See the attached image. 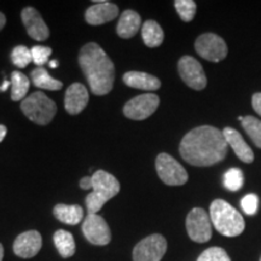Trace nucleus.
Wrapping results in <instances>:
<instances>
[{
  "instance_id": "1",
  "label": "nucleus",
  "mask_w": 261,
  "mask_h": 261,
  "mask_svg": "<svg viewBox=\"0 0 261 261\" xmlns=\"http://www.w3.org/2000/svg\"><path fill=\"white\" fill-rule=\"evenodd\" d=\"M223 130L212 126H200L185 135L180 143V155L188 163L208 167L223 161L227 154Z\"/></svg>"
},
{
  "instance_id": "2",
  "label": "nucleus",
  "mask_w": 261,
  "mask_h": 261,
  "mask_svg": "<svg viewBox=\"0 0 261 261\" xmlns=\"http://www.w3.org/2000/svg\"><path fill=\"white\" fill-rule=\"evenodd\" d=\"M79 64L93 94L104 96L112 91L115 68L113 61L99 45L96 42L85 45L80 50Z\"/></svg>"
},
{
  "instance_id": "3",
  "label": "nucleus",
  "mask_w": 261,
  "mask_h": 261,
  "mask_svg": "<svg viewBox=\"0 0 261 261\" xmlns=\"http://www.w3.org/2000/svg\"><path fill=\"white\" fill-rule=\"evenodd\" d=\"M210 217L213 226L225 237L240 236L246 227V223L240 212L224 200L212 202Z\"/></svg>"
},
{
  "instance_id": "4",
  "label": "nucleus",
  "mask_w": 261,
  "mask_h": 261,
  "mask_svg": "<svg viewBox=\"0 0 261 261\" xmlns=\"http://www.w3.org/2000/svg\"><path fill=\"white\" fill-rule=\"evenodd\" d=\"M92 192L87 195L86 207L89 214H97L110 198L120 191V182L113 174L106 171H97L92 177Z\"/></svg>"
},
{
  "instance_id": "5",
  "label": "nucleus",
  "mask_w": 261,
  "mask_h": 261,
  "mask_svg": "<svg viewBox=\"0 0 261 261\" xmlns=\"http://www.w3.org/2000/svg\"><path fill=\"white\" fill-rule=\"evenodd\" d=\"M21 109L31 121L37 125H47L57 113V107L44 92H34L24 98Z\"/></svg>"
},
{
  "instance_id": "6",
  "label": "nucleus",
  "mask_w": 261,
  "mask_h": 261,
  "mask_svg": "<svg viewBox=\"0 0 261 261\" xmlns=\"http://www.w3.org/2000/svg\"><path fill=\"white\" fill-rule=\"evenodd\" d=\"M155 166L160 179L165 184L171 185V187H178V185H184L188 181V172L171 155L165 154V152L160 154L156 158Z\"/></svg>"
},
{
  "instance_id": "7",
  "label": "nucleus",
  "mask_w": 261,
  "mask_h": 261,
  "mask_svg": "<svg viewBox=\"0 0 261 261\" xmlns=\"http://www.w3.org/2000/svg\"><path fill=\"white\" fill-rule=\"evenodd\" d=\"M196 52L210 62H220L227 56V45L225 40L214 33H205L195 42Z\"/></svg>"
},
{
  "instance_id": "8",
  "label": "nucleus",
  "mask_w": 261,
  "mask_h": 261,
  "mask_svg": "<svg viewBox=\"0 0 261 261\" xmlns=\"http://www.w3.org/2000/svg\"><path fill=\"white\" fill-rule=\"evenodd\" d=\"M167 250V241L161 234L142 240L133 249V261H161Z\"/></svg>"
},
{
  "instance_id": "9",
  "label": "nucleus",
  "mask_w": 261,
  "mask_h": 261,
  "mask_svg": "<svg viewBox=\"0 0 261 261\" xmlns=\"http://www.w3.org/2000/svg\"><path fill=\"white\" fill-rule=\"evenodd\" d=\"M187 231L194 242H208L212 237V221L207 212L202 208H194L188 214Z\"/></svg>"
},
{
  "instance_id": "10",
  "label": "nucleus",
  "mask_w": 261,
  "mask_h": 261,
  "mask_svg": "<svg viewBox=\"0 0 261 261\" xmlns=\"http://www.w3.org/2000/svg\"><path fill=\"white\" fill-rule=\"evenodd\" d=\"M160 98L154 93H144L137 96L126 103L123 114L132 120H145L156 112Z\"/></svg>"
},
{
  "instance_id": "11",
  "label": "nucleus",
  "mask_w": 261,
  "mask_h": 261,
  "mask_svg": "<svg viewBox=\"0 0 261 261\" xmlns=\"http://www.w3.org/2000/svg\"><path fill=\"white\" fill-rule=\"evenodd\" d=\"M178 70L180 77L189 87L196 91L207 86V76L200 62L191 56H184L179 60Z\"/></svg>"
},
{
  "instance_id": "12",
  "label": "nucleus",
  "mask_w": 261,
  "mask_h": 261,
  "mask_svg": "<svg viewBox=\"0 0 261 261\" xmlns=\"http://www.w3.org/2000/svg\"><path fill=\"white\" fill-rule=\"evenodd\" d=\"M83 232L94 246H107L112 240V232L107 221L98 214H89L83 224Z\"/></svg>"
},
{
  "instance_id": "13",
  "label": "nucleus",
  "mask_w": 261,
  "mask_h": 261,
  "mask_svg": "<svg viewBox=\"0 0 261 261\" xmlns=\"http://www.w3.org/2000/svg\"><path fill=\"white\" fill-rule=\"evenodd\" d=\"M41 246L42 238L38 231H25L15 240L14 253L22 259H31L40 252Z\"/></svg>"
},
{
  "instance_id": "14",
  "label": "nucleus",
  "mask_w": 261,
  "mask_h": 261,
  "mask_svg": "<svg viewBox=\"0 0 261 261\" xmlns=\"http://www.w3.org/2000/svg\"><path fill=\"white\" fill-rule=\"evenodd\" d=\"M22 22L27 29L29 37L37 41H45L50 35V31L42 19L41 15L34 8H24L22 10Z\"/></svg>"
},
{
  "instance_id": "15",
  "label": "nucleus",
  "mask_w": 261,
  "mask_h": 261,
  "mask_svg": "<svg viewBox=\"0 0 261 261\" xmlns=\"http://www.w3.org/2000/svg\"><path fill=\"white\" fill-rule=\"evenodd\" d=\"M119 15V8L110 2H94L85 12V19L91 25H99L113 21Z\"/></svg>"
},
{
  "instance_id": "16",
  "label": "nucleus",
  "mask_w": 261,
  "mask_h": 261,
  "mask_svg": "<svg viewBox=\"0 0 261 261\" xmlns=\"http://www.w3.org/2000/svg\"><path fill=\"white\" fill-rule=\"evenodd\" d=\"M89 103V92L83 84L74 83L67 89L64 97L65 110L70 115L80 114Z\"/></svg>"
},
{
  "instance_id": "17",
  "label": "nucleus",
  "mask_w": 261,
  "mask_h": 261,
  "mask_svg": "<svg viewBox=\"0 0 261 261\" xmlns=\"http://www.w3.org/2000/svg\"><path fill=\"white\" fill-rule=\"evenodd\" d=\"M225 140H226L227 145L231 146L233 150L234 154L237 158L244 163H252L254 161V152L250 149V146L247 144L246 140L241 136L238 130L231 128V127H226L223 130Z\"/></svg>"
},
{
  "instance_id": "18",
  "label": "nucleus",
  "mask_w": 261,
  "mask_h": 261,
  "mask_svg": "<svg viewBox=\"0 0 261 261\" xmlns=\"http://www.w3.org/2000/svg\"><path fill=\"white\" fill-rule=\"evenodd\" d=\"M123 83L132 89L143 91H156L161 87V81L158 77L143 71H127L123 75Z\"/></svg>"
},
{
  "instance_id": "19",
  "label": "nucleus",
  "mask_w": 261,
  "mask_h": 261,
  "mask_svg": "<svg viewBox=\"0 0 261 261\" xmlns=\"http://www.w3.org/2000/svg\"><path fill=\"white\" fill-rule=\"evenodd\" d=\"M140 24H142L140 16L136 11H133V10H126L120 16L116 32L120 38H133L140 29Z\"/></svg>"
},
{
  "instance_id": "20",
  "label": "nucleus",
  "mask_w": 261,
  "mask_h": 261,
  "mask_svg": "<svg viewBox=\"0 0 261 261\" xmlns=\"http://www.w3.org/2000/svg\"><path fill=\"white\" fill-rule=\"evenodd\" d=\"M54 214L61 223L68 225L79 224L84 218V210L79 204H57L54 208Z\"/></svg>"
},
{
  "instance_id": "21",
  "label": "nucleus",
  "mask_w": 261,
  "mask_h": 261,
  "mask_svg": "<svg viewBox=\"0 0 261 261\" xmlns=\"http://www.w3.org/2000/svg\"><path fill=\"white\" fill-rule=\"evenodd\" d=\"M142 38L148 47H158L162 44L165 34L158 22L149 19L142 27Z\"/></svg>"
},
{
  "instance_id": "22",
  "label": "nucleus",
  "mask_w": 261,
  "mask_h": 261,
  "mask_svg": "<svg viewBox=\"0 0 261 261\" xmlns=\"http://www.w3.org/2000/svg\"><path fill=\"white\" fill-rule=\"evenodd\" d=\"M32 81L38 89L48 90V91H57L63 87V84L60 80L54 79L48 71L45 68L39 67L37 69L32 71Z\"/></svg>"
},
{
  "instance_id": "23",
  "label": "nucleus",
  "mask_w": 261,
  "mask_h": 261,
  "mask_svg": "<svg viewBox=\"0 0 261 261\" xmlns=\"http://www.w3.org/2000/svg\"><path fill=\"white\" fill-rule=\"evenodd\" d=\"M54 242L62 257H70L75 254V241L73 234L65 230H58L54 236Z\"/></svg>"
},
{
  "instance_id": "24",
  "label": "nucleus",
  "mask_w": 261,
  "mask_h": 261,
  "mask_svg": "<svg viewBox=\"0 0 261 261\" xmlns=\"http://www.w3.org/2000/svg\"><path fill=\"white\" fill-rule=\"evenodd\" d=\"M11 99L14 102L24 99L29 90V80L24 74L19 71H14L11 74Z\"/></svg>"
},
{
  "instance_id": "25",
  "label": "nucleus",
  "mask_w": 261,
  "mask_h": 261,
  "mask_svg": "<svg viewBox=\"0 0 261 261\" xmlns=\"http://www.w3.org/2000/svg\"><path fill=\"white\" fill-rule=\"evenodd\" d=\"M238 120L253 143L261 149V121L254 116H240Z\"/></svg>"
},
{
  "instance_id": "26",
  "label": "nucleus",
  "mask_w": 261,
  "mask_h": 261,
  "mask_svg": "<svg viewBox=\"0 0 261 261\" xmlns=\"http://www.w3.org/2000/svg\"><path fill=\"white\" fill-rule=\"evenodd\" d=\"M243 173L238 168H230L224 174V187L230 191H238L243 187Z\"/></svg>"
},
{
  "instance_id": "27",
  "label": "nucleus",
  "mask_w": 261,
  "mask_h": 261,
  "mask_svg": "<svg viewBox=\"0 0 261 261\" xmlns=\"http://www.w3.org/2000/svg\"><path fill=\"white\" fill-rule=\"evenodd\" d=\"M11 61L16 67L25 68L31 62H33L32 52L28 47L19 45V46H16L14 50H12Z\"/></svg>"
},
{
  "instance_id": "28",
  "label": "nucleus",
  "mask_w": 261,
  "mask_h": 261,
  "mask_svg": "<svg viewBox=\"0 0 261 261\" xmlns=\"http://www.w3.org/2000/svg\"><path fill=\"white\" fill-rule=\"evenodd\" d=\"M178 15L184 22H190L194 19L196 14V3L192 0H177L174 2Z\"/></svg>"
},
{
  "instance_id": "29",
  "label": "nucleus",
  "mask_w": 261,
  "mask_h": 261,
  "mask_svg": "<svg viewBox=\"0 0 261 261\" xmlns=\"http://www.w3.org/2000/svg\"><path fill=\"white\" fill-rule=\"evenodd\" d=\"M197 261H231V259L223 248L212 247L205 249L204 252L198 256Z\"/></svg>"
},
{
  "instance_id": "30",
  "label": "nucleus",
  "mask_w": 261,
  "mask_h": 261,
  "mask_svg": "<svg viewBox=\"0 0 261 261\" xmlns=\"http://www.w3.org/2000/svg\"><path fill=\"white\" fill-rule=\"evenodd\" d=\"M31 52L33 62L39 65V67H41V65H44L48 62V57L51 56L52 50L51 47L47 46H34L31 50Z\"/></svg>"
},
{
  "instance_id": "31",
  "label": "nucleus",
  "mask_w": 261,
  "mask_h": 261,
  "mask_svg": "<svg viewBox=\"0 0 261 261\" xmlns=\"http://www.w3.org/2000/svg\"><path fill=\"white\" fill-rule=\"evenodd\" d=\"M241 207L247 215H255L259 207V197L255 194H248L241 200Z\"/></svg>"
},
{
  "instance_id": "32",
  "label": "nucleus",
  "mask_w": 261,
  "mask_h": 261,
  "mask_svg": "<svg viewBox=\"0 0 261 261\" xmlns=\"http://www.w3.org/2000/svg\"><path fill=\"white\" fill-rule=\"evenodd\" d=\"M252 106L254 110L261 116V92H257L252 98Z\"/></svg>"
},
{
  "instance_id": "33",
  "label": "nucleus",
  "mask_w": 261,
  "mask_h": 261,
  "mask_svg": "<svg viewBox=\"0 0 261 261\" xmlns=\"http://www.w3.org/2000/svg\"><path fill=\"white\" fill-rule=\"evenodd\" d=\"M80 188L84 190H89L92 189V178L91 177H85L80 180Z\"/></svg>"
},
{
  "instance_id": "34",
  "label": "nucleus",
  "mask_w": 261,
  "mask_h": 261,
  "mask_svg": "<svg viewBox=\"0 0 261 261\" xmlns=\"http://www.w3.org/2000/svg\"><path fill=\"white\" fill-rule=\"evenodd\" d=\"M6 132H8V129H6V127H5L4 125H0V143H2L3 139L5 138Z\"/></svg>"
},
{
  "instance_id": "35",
  "label": "nucleus",
  "mask_w": 261,
  "mask_h": 261,
  "mask_svg": "<svg viewBox=\"0 0 261 261\" xmlns=\"http://www.w3.org/2000/svg\"><path fill=\"white\" fill-rule=\"evenodd\" d=\"M5 23H6V17H5V15L3 14V12H0V31H2V29L4 28Z\"/></svg>"
},
{
  "instance_id": "36",
  "label": "nucleus",
  "mask_w": 261,
  "mask_h": 261,
  "mask_svg": "<svg viewBox=\"0 0 261 261\" xmlns=\"http://www.w3.org/2000/svg\"><path fill=\"white\" fill-rule=\"evenodd\" d=\"M10 85H11V83H9V81H4L2 86H0V92H3V91L8 90V87L10 86Z\"/></svg>"
},
{
  "instance_id": "37",
  "label": "nucleus",
  "mask_w": 261,
  "mask_h": 261,
  "mask_svg": "<svg viewBox=\"0 0 261 261\" xmlns=\"http://www.w3.org/2000/svg\"><path fill=\"white\" fill-rule=\"evenodd\" d=\"M3 257H4V248H3L2 243H0V261H3Z\"/></svg>"
},
{
  "instance_id": "38",
  "label": "nucleus",
  "mask_w": 261,
  "mask_h": 261,
  "mask_svg": "<svg viewBox=\"0 0 261 261\" xmlns=\"http://www.w3.org/2000/svg\"><path fill=\"white\" fill-rule=\"evenodd\" d=\"M48 64H50L51 68H57L58 67V62L57 61H51Z\"/></svg>"
},
{
  "instance_id": "39",
  "label": "nucleus",
  "mask_w": 261,
  "mask_h": 261,
  "mask_svg": "<svg viewBox=\"0 0 261 261\" xmlns=\"http://www.w3.org/2000/svg\"><path fill=\"white\" fill-rule=\"evenodd\" d=\"M260 261H261V260H260Z\"/></svg>"
}]
</instances>
